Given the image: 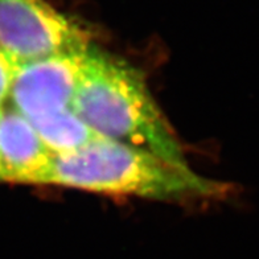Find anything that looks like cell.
Returning a JSON list of instances; mask_svg holds the SVG:
<instances>
[{
	"label": "cell",
	"mask_w": 259,
	"mask_h": 259,
	"mask_svg": "<svg viewBox=\"0 0 259 259\" xmlns=\"http://www.w3.org/2000/svg\"><path fill=\"white\" fill-rule=\"evenodd\" d=\"M72 109L102 138L188 165L143 73L122 58L94 47L88 49Z\"/></svg>",
	"instance_id": "6da1fadb"
},
{
	"label": "cell",
	"mask_w": 259,
	"mask_h": 259,
	"mask_svg": "<svg viewBox=\"0 0 259 259\" xmlns=\"http://www.w3.org/2000/svg\"><path fill=\"white\" fill-rule=\"evenodd\" d=\"M42 184L152 200L221 198L229 193V185L202 178L188 165L106 138L53 157Z\"/></svg>",
	"instance_id": "7a4b0ae2"
},
{
	"label": "cell",
	"mask_w": 259,
	"mask_h": 259,
	"mask_svg": "<svg viewBox=\"0 0 259 259\" xmlns=\"http://www.w3.org/2000/svg\"><path fill=\"white\" fill-rule=\"evenodd\" d=\"M90 47L89 32L47 0H0V48L19 62Z\"/></svg>",
	"instance_id": "3957f363"
},
{
	"label": "cell",
	"mask_w": 259,
	"mask_h": 259,
	"mask_svg": "<svg viewBox=\"0 0 259 259\" xmlns=\"http://www.w3.org/2000/svg\"><path fill=\"white\" fill-rule=\"evenodd\" d=\"M86 51L65 52L19 62L10 96L27 119L72 107Z\"/></svg>",
	"instance_id": "277c9868"
},
{
	"label": "cell",
	"mask_w": 259,
	"mask_h": 259,
	"mask_svg": "<svg viewBox=\"0 0 259 259\" xmlns=\"http://www.w3.org/2000/svg\"><path fill=\"white\" fill-rule=\"evenodd\" d=\"M55 155L45 147L31 122L8 110L0 113L2 181L42 184Z\"/></svg>",
	"instance_id": "5b68a950"
},
{
	"label": "cell",
	"mask_w": 259,
	"mask_h": 259,
	"mask_svg": "<svg viewBox=\"0 0 259 259\" xmlns=\"http://www.w3.org/2000/svg\"><path fill=\"white\" fill-rule=\"evenodd\" d=\"M45 147L55 156L81 150L101 135L89 127L72 107L28 119Z\"/></svg>",
	"instance_id": "8992f818"
},
{
	"label": "cell",
	"mask_w": 259,
	"mask_h": 259,
	"mask_svg": "<svg viewBox=\"0 0 259 259\" xmlns=\"http://www.w3.org/2000/svg\"><path fill=\"white\" fill-rule=\"evenodd\" d=\"M17 65H19L17 60L0 48V110L6 98L10 96Z\"/></svg>",
	"instance_id": "52a82bcc"
},
{
	"label": "cell",
	"mask_w": 259,
	"mask_h": 259,
	"mask_svg": "<svg viewBox=\"0 0 259 259\" xmlns=\"http://www.w3.org/2000/svg\"><path fill=\"white\" fill-rule=\"evenodd\" d=\"M0 113H2V110H0ZM2 175H3V172H2V165H0V181H2Z\"/></svg>",
	"instance_id": "ba28073f"
}]
</instances>
